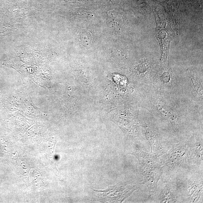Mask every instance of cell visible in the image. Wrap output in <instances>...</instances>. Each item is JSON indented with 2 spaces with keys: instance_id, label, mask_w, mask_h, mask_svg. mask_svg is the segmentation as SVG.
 <instances>
[{
  "instance_id": "obj_1",
  "label": "cell",
  "mask_w": 203,
  "mask_h": 203,
  "mask_svg": "<svg viewBox=\"0 0 203 203\" xmlns=\"http://www.w3.org/2000/svg\"><path fill=\"white\" fill-rule=\"evenodd\" d=\"M159 158L163 174H176L190 170V154L187 143L172 144L167 152Z\"/></svg>"
},
{
  "instance_id": "obj_2",
  "label": "cell",
  "mask_w": 203,
  "mask_h": 203,
  "mask_svg": "<svg viewBox=\"0 0 203 203\" xmlns=\"http://www.w3.org/2000/svg\"><path fill=\"white\" fill-rule=\"evenodd\" d=\"M139 160L141 174L144 176L143 184L147 186L149 195L155 196L158 182L163 174L159 158L152 154L139 150L133 154Z\"/></svg>"
},
{
  "instance_id": "obj_3",
  "label": "cell",
  "mask_w": 203,
  "mask_h": 203,
  "mask_svg": "<svg viewBox=\"0 0 203 203\" xmlns=\"http://www.w3.org/2000/svg\"><path fill=\"white\" fill-rule=\"evenodd\" d=\"M194 177L191 176L184 182V191L190 202H198L202 193V176L200 178Z\"/></svg>"
},
{
  "instance_id": "obj_4",
  "label": "cell",
  "mask_w": 203,
  "mask_h": 203,
  "mask_svg": "<svg viewBox=\"0 0 203 203\" xmlns=\"http://www.w3.org/2000/svg\"><path fill=\"white\" fill-rule=\"evenodd\" d=\"M156 194L160 203H176L181 198V193L177 186L172 182H166L160 190H158Z\"/></svg>"
},
{
  "instance_id": "obj_5",
  "label": "cell",
  "mask_w": 203,
  "mask_h": 203,
  "mask_svg": "<svg viewBox=\"0 0 203 203\" xmlns=\"http://www.w3.org/2000/svg\"><path fill=\"white\" fill-rule=\"evenodd\" d=\"M190 154L191 167L203 166V142L201 140H191L187 142Z\"/></svg>"
}]
</instances>
